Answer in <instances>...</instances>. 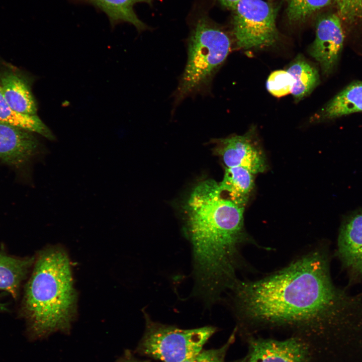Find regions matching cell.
Listing matches in <instances>:
<instances>
[{"label":"cell","instance_id":"9c48e42d","mask_svg":"<svg viewBox=\"0 0 362 362\" xmlns=\"http://www.w3.org/2000/svg\"><path fill=\"white\" fill-rule=\"evenodd\" d=\"M254 132L214 140V152L226 167H242L255 174L267 167L265 155Z\"/></svg>","mask_w":362,"mask_h":362},{"label":"cell","instance_id":"277c9868","mask_svg":"<svg viewBox=\"0 0 362 362\" xmlns=\"http://www.w3.org/2000/svg\"><path fill=\"white\" fill-rule=\"evenodd\" d=\"M231 40L208 20H199L190 35L188 59L173 94L177 107L187 97L209 91L213 79L231 49Z\"/></svg>","mask_w":362,"mask_h":362},{"label":"cell","instance_id":"8fae6325","mask_svg":"<svg viewBox=\"0 0 362 362\" xmlns=\"http://www.w3.org/2000/svg\"><path fill=\"white\" fill-rule=\"evenodd\" d=\"M38 147V141L31 132L0 121L1 159L21 164L35 155Z\"/></svg>","mask_w":362,"mask_h":362},{"label":"cell","instance_id":"6da1fadb","mask_svg":"<svg viewBox=\"0 0 362 362\" xmlns=\"http://www.w3.org/2000/svg\"><path fill=\"white\" fill-rule=\"evenodd\" d=\"M232 288L237 314L247 327L289 331L310 345L316 358L329 336L362 328L361 299L334 284L328 258L321 250Z\"/></svg>","mask_w":362,"mask_h":362},{"label":"cell","instance_id":"d4e9b609","mask_svg":"<svg viewBox=\"0 0 362 362\" xmlns=\"http://www.w3.org/2000/svg\"><path fill=\"white\" fill-rule=\"evenodd\" d=\"M6 306L3 303H2L0 302V310H6Z\"/></svg>","mask_w":362,"mask_h":362},{"label":"cell","instance_id":"e0dca14e","mask_svg":"<svg viewBox=\"0 0 362 362\" xmlns=\"http://www.w3.org/2000/svg\"><path fill=\"white\" fill-rule=\"evenodd\" d=\"M286 70L293 78L291 94L297 103L309 95L319 83L318 70L301 55L293 60Z\"/></svg>","mask_w":362,"mask_h":362},{"label":"cell","instance_id":"484cf974","mask_svg":"<svg viewBox=\"0 0 362 362\" xmlns=\"http://www.w3.org/2000/svg\"><path fill=\"white\" fill-rule=\"evenodd\" d=\"M77 1H83V0H77Z\"/></svg>","mask_w":362,"mask_h":362},{"label":"cell","instance_id":"2e32d148","mask_svg":"<svg viewBox=\"0 0 362 362\" xmlns=\"http://www.w3.org/2000/svg\"><path fill=\"white\" fill-rule=\"evenodd\" d=\"M153 0H84L104 12L108 17L112 27L122 23H129L138 31L146 28V25L137 17L134 5L138 3L151 4Z\"/></svg>","mask_w":362,"mask_h":362},{"label":"cell","instance_id":"5bb4252c","mask_svg":"<svg viewBox=\"0 0 362 362\" xmlns=\"http://www.w3.org/2000/svg\"><path fill=\"white\" fill-rule=\"evenodd\" d=\"M334 5L342 22L345 42L362 56V0H334Z\"/></svg>","mask_w":362,"mask_h":362},{"label":"cell","instance_id":"d6986e66","mask_svg":"<svg viewBox=\"0 0 362 362\" xmlns=\"http://www.w3.org/2000/svg\"><path fill=\"white\" fill-rule=\"evenodd\" d=\"M0 121L30 132L37 133L51 141L56 137L36 115L18 112L6 101L0 86Z\"/></svg>","mask_w":362,"mask_h":362},{"label":"cell","instance_id":"4fadbf2b","mask_svg":"<svg viewBox=\"0 0 362 362\" xmlns=\"http://www.w3.org/2000/svg\"><path fill=\"white\" fill-rule=\"evenodd\" d=\"M362 112V81H353L332 98L313 117L323 122Z\"/></svg>","mask_w":362,"mask_h":362},{"label":"cell","instance_id":"7402d4cb","mask_svg":"<svg viewBox=\"0 0 362 362\" xmlns=\"http://www.w3.org/2000/svg\"><path fill=\"white\" fill-rule=\"evenodd\" d=\"M235 339V331L231 335L227 342L221 347L208 350H202L195 355L182 362H226L225 357L230 346Z\"/></svg>","mask_w":362,"mask_h":362},{"label":"cell","instance_id":"30bf717a","mask_svg":"<svg viewBox=\"0 0 362 362\" xmlns=\"http://www.w3.org/2000/svg\"><path fill=\"white\" fill-rule=\"evenodd\" d=\"M337 255L342 265L354 278L362 277V210L348 215L342 222Z\"/></svg>","mask_w":362,"mask_h":362},{"label":"cell","instance_id":"8992f818","mask_svg":"<svg viewBox=\"0 0 362 362\" xmlns=\"http://www.w3.org/2000/svg\"><path fill=\"white\" fill-rule=\"evenodd\" d=\"M232 10V32L238 48L247 50L270 47L277 41L276 11L269 3L239 0Z\"/></svg>","mask_w":362,"mask_h":362},{"label":"cell","instance_id":"9a60e30c","mask_svg":"<svg viewBox=\"0 0 362 362\" xmlns=\"http://www.w3.org/2000/svg\"><path fill=\"white\" fill-rule=\"evenodd\" d=\"M254 174L242 167H225L222 180L219 183L223 196L245 207L254 187Z\"/></svg>","mask_w":362,"mask_h":362},{"label":"cell","instance_id":"5b68a950","mask_svg":"<svg viewBox=\"0 0 362 362\" xmlns=\"http://www.w3.org/2000/svg\"><path fill=\"white\" fill-rule=\"evenodd\" d=\"M146 329L138 350L163 362H182L201 351L215 333L212 326L185 329L152 321L146 315Z\"/></svg>","mask_w":362,"mask_h":362},{"label":"cell","instance_id":"603a6c76","mask_svg":"<svg viewBox=\"0 0 362 362\" xmlns=\"http://www.w3.org/2000/svg\"><path fill=\"white\" fill-rule=\"evenodd\" d=\"M117 362H145L134 358L129 352L126 353Z\"/></svg>","mask_w":362,"mask_h":362},{"label":"cell","instance_id":"cb8c5ba5","mask_svg":"<svg viewBox=\"0 0 362 362\" xmlns=\"http://www.w3.org/2000/svg\"><path fill=\"white\" fill-rule=\"evenodd\" d=\"M221 4L227 8L233 9L239 0H219Z\"/></svg>","mask_w":362,"mask_h":362},{"label":"cell","instance_id":"44dd1931","mask_svg":"<svg viewBox=\"0 0 362 362\" xmlns=\"http://www.w3.org/2000/svg\"><path fill=\"white\" fill-rule=\"evenodd\" d=\"M294 80L291 75L285 70H277L272 72L266 81V88L276 97H282L291 93Z\"/></svg>","mask_w":362,"mask_h":362},{"label":"cell","instance_id":"ba28073f","mask_svg":"<svg viewBox=\"0 0 362 362\" xmlns=\"http://www.w3.org/2000/svg\"><path fill=\"white\" fill-rule=\"evenodd\" d=\"M315 30L309 52L319 63L323 74L328 75L336 67L345 42L342 22L335 10L319 16Z\"/></svg>","mask_w":362,"mask_h":362},{"label":"cell","instance_id":"7c38bea8","mask_svg":"<svg viewBox=\"0 0 362 362\" xmlns=\"http://www.w3.org/2000/svg\"><path fill=\"white\" fill-rule=\"evenodd\" d=\"M0 86L13 109L25 114L36 115L37 105L29 81L11 69L0 71Z\"/></svg>","mask_w":362,"mask_h":362},{"label":"cell","instance_id":"3957f363","mask_svg":"<svg viewBox=\"0 0 362 362\" xmlns=\"http://www.w3.org/2000/svg\"><path fill=\"white\" fill-rule=\"evenodd\" d=\"M71 269L68 255L59 245L46 248L37 257L23 305L33 337L69 330L77 302Z\"/></svg>","mask_w":362,"mask_h":362},{"label":"cell","instance_id":"ac0fdd59","mask_svg":"<svg viewBox=\"0 0 362 362\" xmlns=\"http://www.w3.org/2000/svg\"><path fill=\"white\" fill-rule=\"evenodd\" d=\"M34 262V257L20 259L0 253V290L17 298L20 285Z\"/></svg>","mask_w":362,"mask_h":362},{"label":"cell","instance_id":"ffe728a7","mask_svg":"<svg viewBox=\"0 0 362 362\" xmlns=\"http://www.w3.org/2000/svg\"><path fill=\"white\" fill-rule=\"evenodd\" d=\"M286 14L293 23L302 22L332 4L334 0H286Z\"/></svg>","mask_w":362,"mask_h":362},{"label":"cell","instance_id":"7a4b0ae2","mask_svg":"<svg viewBox=\"0 0 362 362\" xmlns=\"http://www.w3.org/2000/svg\"><path fill=\"white\" fill-rule=\"evenodd\" d=\"M244 209L225 198L211 179L198 183L184 206L197 288L209 300L218 298L235 282L240 250L248 240Z\"/></svg>","mask_w":362,"mask_h":362},{"label":"cell","instance_id":"52a82bcc","mask_svg":"<svg viewBox=\"0 0 362 362\" xmlns=\"http://www.w3.org/2000/svg\"><path fill=\"white\" fill-rule=\"evenodd\" d=\"M245 355L235 362H315L310 345L302 338L291 336L279 340L248 335Z\"/></svg>","mask_w":362,"mask_h":362}]
</instances>
